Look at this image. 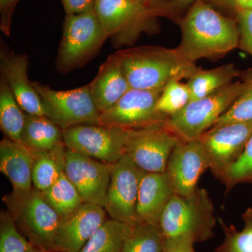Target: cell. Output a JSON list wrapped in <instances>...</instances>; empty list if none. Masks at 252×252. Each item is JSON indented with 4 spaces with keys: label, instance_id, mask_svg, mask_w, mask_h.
<instances>
[{
    "label": "cell",
    "instance_id": "cell-1",
    "mask_svg": "<svg viewBox=\"0 0 252 252\" xmlns=\"http://www.w3.org/2000/svg\"><path fill=\"white\" fill-rule=\"evenodd\" d=\"M182 29L177 50L190 62L218 59L239 47L238 25L205 3H198L190 10Z\"/></svg>",
    "mask_w": 252,
    "mask_h": 252
},
{
    "label": "cell",
    "instance_id": "cell-2",
    "mask_svg": "<svg viewBox=\"0 0 252 252\" xmlns=\"http://www.w3.org/2000/svg\"><path fill=\"white\" fill-rule=\"evenodd\" d=\"M130 89L159 90L172 80L189 79L200 68L177 49L140 46L115 53Z\"/></svg>",
    "mask_w": 252,
    "mask_h": 252
},
{
    "label": "cell",
    "instance_id": "cell-3",
    "mask_svg": "<svg viewBox=\"0 0 252 252\" xmlns=\"http://www.w3.org/2000/svg\"><path fill=\"white\" fill-rule=\"evenodd\" d=\"M216 222L208 192L197 187L190 195H174L162 213L160 226L166 238L186 236L195 243H203L213 238Z\"/></svg>",
    "mask_w": 252,
    "mask_h": 252
},
{
    "label": "cell",
    "instance_id": "cell-4",
    "mask_svg": "<svg viewBox=\"0 0 252 252\" xmlns=\"http://www.w3.org/2000/svg\"><path fill=\"white\" fill-rule=\"evenodd\" d=\"M250 81L249 72L242 80L233 81L205 97L190 101L185 108L169 117L165 124L182 141L199 140L230 108Z\"/></svg>",
    "mask_w": 252,
    "mask_h": 252
},
{
    "label": "cell",
    "instance_id": "cell-5",
    "mask_svg": "<svg viewBox=\"0 0 252 252\" xmlns=\"http://www.w3.org/2000/svg\"><path fill=\"white\" fill-rule=\"evenodd\" d=\"M108 38L94 9L81 14L66 15L56 60L58 71L67 73L83 67Z\"/></svg>",
    "mask_w": 252,
    "mask_h": 252
},
{
    "label": "cell",
    "instance_id": "cell-6",
    "mask_svg": "<svg viewBox=\"0 0 252 252\" xmlns=\"http://www.w3.org/2000/svg\"><path fill=\"white\" fill-rule=\"evenodd\" d=\"M40 97L44 114L63 130L81 124H97L99 112L88 85L68 91H56L32 82Z\"/></svg>",
    "mask_w": 252,
    "mask_h": 252
},
{
    "label": "cell",
    "instance_id": "cell-7",
    "mask_svg": "<svg viewBox=\"0 0 252 252\" xmlns=\"http://www.w3.org/2000/svg\"><path fill=\"white\" fill-rule=\"evenodd\" d=\"M94 10L107 36L122 46L137 39L158 8L145 0H95Z\"/></svg>",
    "mask_w": 252,
    "mask_h": 252
},
{
    "label": "cell",
    "instance_id": "cell-8",
    "mask_svg": "<svg viewBox=\"0 0 252 252\" xmlns=\"http://www.w3.org/2000/svg\"><path fill=\"white\" fill-rule=\"evenodd\" d=\"M11 200L18 229L36 248L54 252L63 219L46 201L42 192L33 187L23 198Z\"/></svg>",
    "mask_w": 252,
    "mask_h": 252
},
{
    "label": "cell",
    "instance_id": "cell-9",
    "mask_svg": "<svg viewBox=\"0 0 252 252\" xmlns=\"http://www.w3.org/2000/svg\"><path fill=\"white\" fill-rule=\"evenodd\" d=\"M182 142L165 122L129 129L126 154L146 172L161 173L174 149Z\"/></svg>",
    "mask_w": 252,
    "mask_h": 252
},
{
    "label": "cell",
    "instance_id": "cell-10",
    "mask_svg": "<svg viewBox=\"0 0 252 252\" xmlns=\"http://www.w3.org/2000/svg\"><path fill=\"white\" fill-rule=\"evenodd\" d=\"M127 136L128 129L99 124H81L63 130L67 149L111 165L125 155Z\"/></svg>",
    "mask_w": 252,
    "mask_h": 252
},
{
    "label": "cell",
    "instance_id": "cell-11",
    "mask_svg": "<svg viewBox=\"0 0 252 252\" xmlns=\"http://www.w3.org/2000/svg\"><path fill=\"white\" fill-rule=\"evenodd\" d=\"M145 172L127 154L113 164L104 206L110 218L130 226L140 223L137 214V200Z\"/></svg>",
    "mask_w": 252,
    "mask_h": 252
},
{
    "label": "cell",
    "instance_id": "cell-12",
    "mask_svg": "<svg viewBox=\"0 0 252 252\" xmlns=\"http://www.w3.org/2000/svg\"><path fill=\"white\" fill-rule=\"evenodd\" d=\"M162 89H130L113 107L100 113L97 124L129 130L166 122L168 118L160 114L157 109Z\"/></svg>",
    "mask_w": 252,
    "mask_h": 252
},
{
    "label": "cell",
    "instance_id": "cell-13",
    "mask_svg": "<svg viewBox=\"0 0 252 252\" xmlns=\"http://www.w3.org/2000/svg\"><path fill=\"white\" fill-rule=\"evenodd\" d=\"M252 135V122L229 123L212 127L199 140L206 154L212 175L220 180L238 160Z\"/></svg>",
    "mask_w": 252,
    "mask_h": 252
},
{
    "label": "cell",
    "instance_id": "cell-14",
    "mask_svg": "<svg viewBox=\"0 0 252 252\" xmlns=\"http://www.w3.org/2000/svg\"><path fill=\"white\" fill-rule=\"evenodd\" d=\"M64 173L84 203L105 206L112 165L98 161L66 147Z\"/></svg>",
    "mask_w": 252,
    "mask_h": 252
},
{
    "label": "cell",
    "instance_id": "cell-15",
    "mask_svg": "<svg viewBox=\"0 0 252 252\" xmlns=\"http://www.w3.org/2000/svg\"><path fill=\"white\" fill-rule=\"evenodd\" d=\"M209 168L200 140L182 141L172 152L165 172L175 193L186 196L195 191L200 176Z\"/></svg>",
    "mask_w": 252,
    "mask_h": 252
},
{
    "label": "cell",
    "instance_id": "cell-16",
    "mask_svg": "<svg viewBox=\"0 0 252 252\" xmlns=\"http://www.w3.org/2000/svg\"><path fill=\"white\" fill-rule=\"evenodd\" d=\"M29 61L26 54H16L1 44L0 51L1 79L9 86L23 112L45 116L40 97L28 79Z\"/></svg>",
    "mask_w": 252,
    "mask_h": 252
},
{
    "label": "cell",
    "instance_id": "cell-17",
    "mask_svg": "<svg viewBox=\"0 0 252 252\" xmlns=\"http://www.w3.org/2000/svg\"><path fill=\"white\" fill-rule=\"evenodd\" d=\"M103 207L84 203L70 217L63 219L54 252H79L107 219Z\"/></svg>",
    "mask_w": 252,
    "mask_h": 252
},
{
    "label": "cell",
    "instance_id": "cell-18",
    "mask_svg": "<svg viewBox=\"0 0 252 252\" xmlns=\"http://www.w3.org/2000/svg\"><path fill=\"white\" fill-rule=\"evenodd\" d=\"M34 154L22 144L5 138L0 142V170L13 187L11 199L26 196L33 188Z\"/></svg>",
    "mask_w": 252,
    "mask_h": 252
},
{
    "label": "cell",
    "instance_id": "cell-19",
    "mask_svg": "<svg viewBox=\"0 0 252 252\" xmlns=\"http://www.w3.org/2000/svg\"><path fill=\"white\" fill-rule=\"evenodd\" d=\"M175 194L165 172H145L137 200V214L140 223L160 225L162 213Z\"/></svg>",
    "mask_w": 252,
    "mask_h": 252
},
{
    "label": "cell",
    "instance_id": "cell-20",
    "mask_svg": "<svg viewBox=\"0 0 252 252\" xmlns=\"http://www.w3.org/2000/svg\"><path fill=\"white\" fill-rule=\"evenodd\" d=\"M91 94L99 112L111 108L130 89L120 61L115 54L101 64L89 84Z\"/></svg>",
    "mask_w": 252,
    "mask_h": 252
},
{
    "label": "cell",
    "instance_id": "cell-21",
    "mask_svg": "<svg viewBox=\"0 0 252 252\" xmlns=\"http://www.w3.org/2000/svg\"><path fill=\"white\" fill-rule=\"evenodd\" d=\"M26 117L21 144L31 152H48L64 144L63 130L49 118L26 113Z\"/></svg>",
    "mask_w": 252,
    "mask_h": 252
},
{
    "label": "cell",
    "instance_id": "cell-22",
    "mask_svg": "<svg viewBox=\"0 0 252 252\" xmlns=\"http://www.w3.org/2000/svg\"><path fill=\"white\" fill-rule=\"evenodd\" d=\"M65 149V145L63 144L48 152H33L34 160L32 184L34 188L44 191L54 185L64 172Z\"/></svg>",
    "mask_w": 252,
    "mask_h": 252
},
{
    "label": "cell",
    "instance_id": "cell-23",
    "mask_svg": "<svg viewBox=\"0 0 252 252\" xmlns=\"http://www.w3.org/2000/svg\"><path fill=\"white\" fill-rule=\"evenodd\" d=\"M233 64H225L209 70L199 69L187 82L190 101L202 98L233 82L240 75Z\"/></svg>",
    "mask_w": 252,
    "mask_h": 252
},
{
    "label": "cell",
    "instance_id": "cell-24",
    "mask_svg": "<svg viewBox=\"0 0 252 252\" xmlns=\"http://www.w3.org/2000/svg\"><path fill=\"white\" fill-rule=\"evenodd\" d=\"M132 227L109 219L96 230L79 252H122Z\"/></svg>",
    "mask_w": 252,
    "mask_h": 252
},
{
    "label": "cell",
    "instance_id": "cell-25",
    "mask_svg": "<svg viewBox=\"0 0 252 252\" xmlns=\"http://www.w3.org/2000/svg\"><path fill=\"white\" fill-rule=\"evenodd\" d=\"M26 118L9 86L0 79V127L6 138L21 144Z\"/></svg>",
    "mask_w": 252,
    "mask_h": 252
},
{
    "label": "cell",
    "instance_id": "cell-26",
    "mask_svg": "<svg viewBox=\"0 0 252 252\" xmlns=\"http://www.w3.org/2000/svg\"><path fill=\"white\" fill-rule=\"evenodd\" d=\"M41 192L62 219L70 217L84 203L80 193L64 172L54 185Z\"/></svg>",
    "mask_w": 252,
    "mask_h": 252
},
{
    "label": "cell",
    "instance_id": "cell-27",
    "mask_svg": "<svg viewBox=\"0 0 252 252\" xmlns=\"http://www.w3.org/2000/svg\"><path fill=\"white\" fill-rule=\"evenodd\" d=\"M166 240L160 225L140 223L132 227L122 252H164Z\"/></svg>",
    "mask_w": 252,
    "mask_h": 252
},
{
    "label": "cell",
    "instance_id": "cell-28",
    "mask_svg": "<svg viewBox=\"0 0 252 252\" xmlns=\"http://www.w3.org/2000/svg\"><path fill=\"white\" fill-rule=\"evenodd\" d=\"M242 219L244 227L238 230L235 225H228L221 219L220 224L224 232L223 243L216 248L215 252H252V208L245 210Z\"/></svg>",
    "mask_w": 252,
    "mask_h": 252
},
{
    "label": "cell",
    "instance_id": "cell-29",
    "mask_svg": "<svg viewBox=\"0 0 252 252\" xmlns=\"http://www.w3.org/2000/svg\"><path fill=\"white\" fill-rule=\"evenodd\" d=\"M190 101L187 84L180 80H172L162 90L157 104V111L169 118L185 108Z\"/></svg>",
    "mask_w": 252,
    "mask_h": 252
},
{
    "label": "cell",
    "instance_id": "cell-30",
    "mask_svg": "<svg viewBox=\"0 0 252 252\" xmlns=\"http://www.w3.org/2000/svg\"><path fill=\"white\" fill-rule=\"evenodd\" d=\"M228 192L239 184L252 185V135L238 160L223 172L220 180Z\"/></svg>",
    "mask_w": 252,
    "mask_h": 252
},
{
    "label": "cell",
    "instance_id": "cell-31",
    "mask_svg": "<svg viewBox=\"0 0 252 252\" xmlns=\"http://www.w3.org/2000/svg\"><path fill=\"white\" fill-rule=\"evenodd\" d=\"M35 246L18 229L14 218L3 215L0 228V252H32Z\"/></svg>",
    "mask_w": 252,
    "mask_h": 252
},
{
    "label": "cell",
    "instance_id": "cell-32",
    "mask_svg": "<svg viewBox=\"0 0 252 252\" xmlns=\"http://www.w3.org/2000/svg\"><path fill=\"white\" fill-rule=\"evenodd\" d=\"M237 122H252V71H250V81L248 87L217 120L213 127Z\"/></svg>",
    "mask_w": 252,
    "mask_h": 252
},
{
    "label": "cell",
    "instance_id": "cell-33",
    "mask_svg": "<svg viewBox=\"0 0 252 252\" xmlns=\"http://www.w3.org/2000/svg\"><path fill=\"white\" fill-rule=\"evenodd\" d=\"M238 26L239 47L252 56V10L239 9Z\"/></svg>",
    "mask_w": 252,
    "mask_h": 252
},
{
    "label": "cell",
    "instance_id": "cell-34",
    "mask_svg": "<svg viewBox=\"0 0 252 252\" xmlns=\"http://www.w3.org/2000/svg\"><path fill=\"white\" fill-rule=\"evenodd\" d=\"M19 0H0V29L6 36H10L11 20L16 4Z\"/></svg>",
    "mask_w": 252,
    "mask_h": 252
},
{
    "label": "cell",
    "instance_id": "cell-35",
    "mask_svg": "<svg viewBox=\"0 0 252 252\" xmlns=\"http://www.w3.org/2000/svg\"><path fill=\"white\" fill-rule=\"evenodd\" d=\"M194 241L186 236L167 238L164 252H195Z\"/></svg>",
    "mask_w": 252,
    "mask_h": 252
},
{
    "label": "cell",
    "instance_id": "cell-36",
    "mask_svg": "<svg viewBox=\"0 0 252 252\" xmlns=\"http://www.w3.org/2000/svg\"><path fill=\"white\" fill-rule=\"evenodd\" d=\"M66 15L78 14L94 9L95 0H61Z\"/></svg>",
    "mask_w": 252,
    "mask_h": 252
},
{
    "label": "cell",
    "instance_id": "cell-37",
    "mask_svg": "<svg viewBox=\"0 0 252 252\" xmlns=\"http://www.w3.org/2000/svg\"><path fill=\"white\" fill-rule=\"evenodd\" d=\"M239 9L252 10V0H233Z\"/></svg>",
    "mask_w": 252,
    "mask_h": 252
},
{
    "label": "cell",
    "instance_id": "cell-38",
    "mask_svg": "<svg viewBox=\"0 0 252 252\" xmlns=\"http://www.w3.org/2000/svg\"><path fill=\"white\" fill-rule=\"evenodd\" d=\"M212 1L222 5H225V6H230V5H235L233 2V0H211Z\"/></svg>",
    "mask_w": 252,
    "mask_h": 252
},
{
    "label": "cell",
    "instance_id": "cell-39",
    "mask_svg": "<svg viewBox=\"0 0 252 252\" xmlns=\"http://www.w3.org/2000/svg\"><path fill=\"white\" fill-rule=\"evenodd\" d=\"M32 252H50L46 251V250H42V249L36 248V247H35V248H34V250H33V251Z\"/></svg>",
    "mask_w": 252,
    "mask_h": 252
},
{
    "label": "cell",
    "instance_id": "cell-40",
    "mask_svg": "<svg viewBox=\"0 0 252 252\" xmlns=\"http://www.w3.org/2000/svg\"><path fill=\"white\" fill-rule=\"evenodd\" d=\"M181 1H187V2H189V1H191V0H181Z\"/></svg>",
    "mask_w": 252,
    "mask_h": 252
},
{
    "label": "cell",
    "instance_id": "cell-41",
    "mask_svg": "<svg viewBox=\"0 0 252 252\" xmlns=\"http://www.w3.org/2000/svg\"><path fill=\"white\" fill-rule=\"evenodd\" d=\"M145 1H148L150 4H152V3H151V0H145Z\"/></svg>",
    "mask_w": 252,
    "mask_h": 252
}]
</instances>
